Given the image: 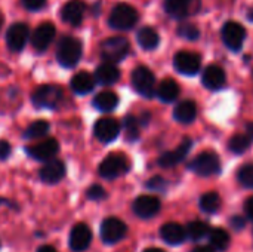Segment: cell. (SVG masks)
<instances>
[{
	"instance_id": "6da1fadb",
	"label": "cell",
	"mask_w": 253,
	"mask_h": 252,
	"mask_svg": "<svg viewBox=\"0 0 253 252\" xmlns=\"http://www.w3.org/2000/svg\"><path fill=\"white\" fill-rule=\"evenodd\" d=\"M83 55V45L77 37L64 36L56 46V61L64 68L76 67Z\"/></svg>"
},
{
	"instance_id": "7a4b0ae2",
	"label": "cell",
	"mask_w": 253,
	"mask_h": 252,
	"mask_svg": "<svg viewBox=\"0 0 253 252\" xmlns=\"http://www.w3.org/2000/svg\"><path fill=\"white\" fill-rule=\"evenodd\" d=\"M64 101V91L58 85H42L31 94V102L37 110H55Z\"/></svg>"
},
{
	"instance_id": "3957f363",
	"label": "cell",
	"mask_w": 253,
	"mask_h": 252,
	"mask_svg": "<svg viewBox=\"0 0 253 252\" xmlns=\"http://www.w3.org/2000/svg\"><path fill=\"white\" fill-rule=\"evenodd\" d=\"M130 52V43L123 36H113L101 43V58L105 62L117 64Z\"/></svg>"
},
{
	"instance_id": "277c9868",
	"label": "cell",
	"mask_w": 253,
	"mask_h": 252,
	"mask_svg": "<svg viewBox=\"0 0 253 252\" xmlns=\"http://www.w3.org/2000/svg\"><path fill=\"white\" fill-rule=\"evenodd\" d=\"M138 19L139 15L133 6L127 3H119L110 12L108 25L114 30H130L138 22Z\"/></svg>"
},
{
	"instance_id": "5b68a950",
	"label": "cell",
	"mask_w": 253,
	"mask_h": 252,
	"mask_svg": "<svg viewBox=\"0 0 253 252\" xmlns=\"http://www.w3.org/2000/svg\"><path fill=\"white\" fill-rule=\"evenodd\" d=\"M130 165L123 153H110L99 165L98 172L105 180H116L129 171Z\"/></svg>"
},
{
	"instance_id": "8992f818",
	"label": "cell",
	"mask_w": 253,
	"mask_h": 252,
	"mask_svg": "<svg viewBox=\"0 0 253 252\" xmlns=\"http://www.w3.org/2000/svg\"><path fill=\"white\" fill-rule=\"evenodd\" d=\"M130 82L133 89L144 98H153L156 95V77L154 73L145 67V65H138L130 76Z\"/></svg>"
},
{
	"instance_id": "52a82bcc",
	"label": "cell",
	"mask_w": 253,
	"mask_h": 252,
	"mask_svg": "<svg viewBox=\"0 0 253 252\" xmlns=\"http://www.w3.org/2000/svg\"><path fill=\"white\" fill-rule=\"evenodd\" d=\"M190 169L200 177H212L219 174L221 160L216 153L203 151L196 159H193V162L190 163Z\"/></svg>"
},
{
	"instance_id": "ba28073f",
	"label": "cell",
	"mask_w": 253,
	"mask_h": 252,
	"mask_svg": "<svg viewBox=\"0 0 253 252\" xmlns=\"http://www.w3.org/2000/svg\"><path fill=\"white\" fill-rule=\"evenodd\" d=\"M127 233V226L116 217L105 218L101 224V239L107 245H114L125 239Z\"/></svg>"
},
{
	"instance_id": "9c48e42d",
	"label": "cell",
	"mask_w": 253,
	"mask_h": 252,
	"mask_svg": "<svg viewBox=\"0 0 253 252\" xmlns=\"http://www.w3.org/2000/svg\"><path fill=\"white\" fill-rule=\"evenodd\" d=\"M59 151V143L55 138H46L43 141H39L36 144H31L25 147V153L39 162H47L56 156Z\"/></svg>"
},
{
	"instance_id": "30bf717a",
	"label": "cell",
	"mask_w": 253,
	"mask_h": 252,
	"mask_svg": "<svg viewBox=\"0 0 253 252\" xmlns=\"http://www.w3.org/2000/svg\"><path fill=\"white\" fill-rule=\"evenodd\" d=\"M120 134V123L114 117H101L93 125V137L104 144L113 143Z\"/></svg>"
},
{
	"instance_id": "8fae6325",
	"label": "cell",
	"mask_w": 253,
	"mask_h": 252,
	"mask_svg": "<svg viewBox=\"0 0 253 252\" xmlns=\"http://www.w3.org/2000/svg\"><path fill=\"white\" fill-rule=\"evenodd\" d=\"M56 34V28L53 22H42L31 34V46L37 53H43L47 50L50 43L53 42Z\"/></svg>"
},
{
	"instance_id": "7c38bea8",
	"label": "cell",
	"mask_w": 253,
	"mask_h": 252,
	"mask_svg": "<svg viewBox=\"0 0 253 252\" xmlns=\"http://www.w3.org/2000/svg\"><path fill=\"white\" fill-rule=\"evenodd\" d=\"M30 39V28L25 22H15L6 31V45L12 52H21Z\"/></svg>"
},
{
	"instance_id": "4fadbf2b",
	"label": "cell",
	"mask_w": 253,
	"mask_h": 252,
	"mask_svg": "<svg viewBox=\"0 0 253 252\" xmlns=\"http://www.w3.org/2000/svg\"><path fill=\"white\" fill-rule=\"evenodd\" d=\"M200 9V0H165V10L175 19H184L197 13Z\"/></svg>"
},
{
	"instance_id": "5bb4252c",
	"label": "cell",
	"mask_w": 253,
	"mask_h": 252,
	"mask_svg": "<svg viewBox=\"0 0 253 252\" xmlns=\"http://www.w3.org/2000/svg\"><path fill=\"white\" fill-rule=\"evenodd\" d=\"M222 40H224L225 46L234 52L242 49V46L246 40L245 27L236 21H228L222 28Z\"/></svg>"
},
{
	"instance_id": "9a60e30c",
	"label": "cell",
	"mask_w": 253,
	"mask_h": 252,
	"mask_svg": "<svg viewBox=\"0 0 253 252\" xmlns=\"http://www.w3.org/2000/svg\"><path fill=\"white\" fill-rule=\"evenodd\" d=\"M84 10L86 6L82 0H67L59 10V16L65 24L79 27L84 19Z\"/></svg>"
},
{
	"instance_id": "2e32d148",
	"label": "cell",
	"mask_w": 253,
	"mask_h": 252,
	"mask_svg": "<svg viewBox=\"0 0 253 252\" xmlns=\"http://www.w3.org/2000/svg\"><path fill=\"white\" fill-rule=\"evenodd\" d=\"M160 208H162L160 201L156 196H150V195H142V196L136 198L132 205L135 215H138L142 220H150V218L156 217L159 214Z\"/></svg>"
},
{
	"instance_id": "e0dca14e",
	"label": "cell",
	"mask_w": 253,
	"mask_h": 252,
	"mask_svg": "<svg viewBox=\"0 0 253 252\" xmlns=\"http://www.w3.org/2000/svg\"><path fill=\"white\" fill-rule=\"evenodd\" d=\"M90 242H92V230L89 229V226L84 223H77L70 232V238H68L70 250L74 252L86 251Z\"/></svg>"
},
{
	"instance_id": "ac0fdd59",
	"label": "cell",
	"mask_w": 253,
	"mask_h": 252,
	"mask_svg": "<svg viewBox=\"0 0 253 252\" xmlns=\"http://www.w3.org/2000/svg\"><path fill=\"white\" fill-rule=\"evenodd\" d=\"M200 62H202L200 55L194 52H187V50L178 52L173 58V65L176 71L185 76H194L196 73H199Z\"/></svg>"
},
{
	"instance_id": "d6986e66",
	"label": "cell",
	"mask_w": 253,
	"mask_h": 252,
	"mask_svg": "<svg viewBox=\"0 0 253 252\" xmlns=\"http://www.w3.org/2000/svg\"><path fill=\"white\" fill-rule=\"evenodd\" d=\"M67 174L65 163L59 159H50L47 160L39 171V177L44 184H58L64 180Z\"/></svg>"
},
{
	"instance_id": "ffe728a7",
	"label": "cell",
	"mask_w": 253,
	"mask_h": 252,
	"mask_svg": "<svg viewBox=\"0 0 253 252\" xmlns=\"http://www.w3.org/2000/svg\"><path fill=\"white\" fill-rule=\"evenodd\" d=\"M191 146H193V141L190 138H185L179 146L178 149L172 150V151H166L160 156L159 159V165L162 168H172L178 163H181L185 156L188 154V151L191 150Z\"/></svg>"
},
{
	"instance_id": "44dd1931",
	"label": "cell",
	"mask_w": 253,
	"mask_h": 252,
	"mask_svg": "<svg viewBox=\"0 0 253 252\" xmlns=\"http://www.w3.org/2000/svg\"><path fill=\"white\" fill-rule=\"evenodd\" d=\"M95 82L102 86H111L119 82L120 79V70L116 67V64L111 62H104L96 67L95 70Z\"/></svg>"
},
{
	"instance_id": "7402d4cb",
	"label": "cell",
	"mask_w": 253,
	"mask_h": 252,
	"mask_svg": "<svg viewBox=\"0 0 253 252\" xmlns=\"http://www.w3.org/2000/svg\"><path fill=\"white\" fill-rule=\"evenodd\" d=\"M95 77L89 71H79L76 73L70 80V88L77 95H86L90 94L95 88Z\"/></svg>"
},
{
	"instance_id": "603a6c76",
	"label": "cell",
	"mask_w": 253,
	"mask_h": 252,
	"mask_svg": "<svg viewBox=\"0 0 253 252\" xmlns=\"http://www.w3.org/2000/svg\"><path fill=\"white\" fill-rule=\"evenodd\" d=\"M160 236L166 244L176 247V245H179V244H182L185 241L187 230L178 223H166L160 229Z\"/></svg>"
},
{
	"instance_id": "cb8c5ba5",
	"label": "cell",
	"mask_w": 253,
	"mask_h": 252,
	"mask_svg": "<svg viewBox=\"0 0 253 252\" xmlns=\"http://www.w3.org/2000/svg\"><path fill=\"white\" fill-rule=\"evenodd\" d=\"M203 85L208 88V89H212V91H216V89H221L224 88L225 82H227V76L224 73V70L218 65H209L205 73H203Z\"/></svg>"
},
{
	"instance_id": "d4e9b609",
	"label": "cell",
	"mask_w": 253,
	"mask_h": 252,
	"mask_svg": "<svg viewBox=\"0 0 253 252\" xmlns=\"http://www.w3.org/2000/svg\"><path fill=\"white\" fill-rule=\"evenodd\" d=\"M253 141V123H249L246 126V129L240 134H236L231 140H230V150L236 154H242L245 153L251 146Z\"/></svg>"
},
{
	"instance_id": "484cf974",
	"label": "cell",
	"mask_w": 253,
	"mask_h": 252,
	"mask_svg": "<svg viewBox=\"0 0 253 252\" xmlns=\"http://www.w3.org/2000/svg\"><path fill=\"white\" fill-rule=\"evenodd\" d=\"M119 97L116 92L113 91H102L99 94L95 95L93 101H92V105L99 110V111H104V113H110L113 111L117 105H119Z\"/></svg>"
},
{
	"instance_id": "4316f807",
	"label": "cell",
	"mask_w": 253,
	"mask_h": 252,
	"mask_svg": "<svg viewBox=\"0 0 253 252\" xmlns=\"http://www.w3.org/2000/svg\"><path fill=\"white\" fill-rule=\"evenodd\" d=\"M179 85L173 80V79H165L160 82L159 88L156 89L157 97L163 101V102H172L179 97Z\"/></svg>"
},
{
	"instance_id": "83f0119b",
	"label": "cell",
	"mask_w": 253,
	"mask_h": 252,
	"mask_svg": "<svg viewBox=\"0 0 253 252\" xmlns=\"http://www.w3.org/2000/svg\"><path fill=\"white\" fill-rule=\"evenodd\" d=\"M173 117L179 123H191L197 117V105L193 101H182L175 107Z\"/></svg>"
},
{
	"instance_id": "f1b7e54d",
	"label": "cell",
	"mask_w": 253,
	"mask_h": 252,
	"mask_svg": "<svg viewBox=\"0 0 253 252\" xmlns=\"http://www.w3.org/2000/svg\"><path fill=\"white\" fill-rule=\"evenodd\" d=\"M136 40H138V43H139V46L142 49L153 50V49H156L159 46L160 36L153 27H142L136 34Z\"/></svg>"
},
{
	"instance_id": "f546056e",
	"label": "cell",
	"mask_w": 253,
	"mask_h": 252,
	"mask_svg": "<svg viewBox=\"0 0 253 252\" xmlns=\"http://www.w3.org/2000/svg\"><path fill=\"white\" fill-rule=\"evenodd\" d=\"M50 129V125L47 120H43V119H39V120H34L33 123H30L24 132H22V138L25 140H37V138H43L47 135Z\"/></svg>"
},
{
	"instance_id": "4dcf8cb0",
	"label": "cell",
	"mask_w": 253,
	"mask_h": 252,
	"mask_svg": "<svg viewBox=\"0 0 253 252\" xmlns=\"http://www.w3.org/2000/svg\"><path fill=\"white\" fill-rule=\"evenodd\" d=\"M211 247L216 251H224L230 245V235L224 229H213L209 232Z\"/></svg>"
},
{
	"instance_id": "1f68e13d",
	"label": "cell",
	"mask_w": 253,
	"mask_h": 252,
	"mask_svg": "<svg viewBox=\"0 0 253 252\" xmlns=\"http://www.w3.org/2000/svg\"><path fill=\"white\" fill-rule=\"evenodd\" d=\"M221 206V198L215 192H209L202 196L200 199V208L208 214H215Z\"/></svg>"
},
{
	"instance_id": "d6a6232c",
	"label": "cell",
	"mask_w": 253,
	"mask_h": 252,
	"mask_svg": "<svg viewBox=\"0 0 253 252\" xmlns=\"http://www.w3.org/2000/svg\"><path fill=\"white\" fill-rule=\"evenodd\" d=\"M185 230H187V236H190L193 241H200L205 236H208L209 232H211L209 226L205 221H199V220L190 223Z\"/></svg>"
},
{
	"instance_id": "836d02e7",
	"label": "cell",
	"mask_w": 253,
	"mask_h": 252,
	"mask_svg": "<svg viewBox=\"0 0 253 252\" xmlns=\"http://www.w3.org/2000/svg\"><path fill=\"white\" fill-rule=\"evenodd\" d=\"M123 126H125V134H126L127 141L133 143V141H136L139 138V120L135 116L127 114L125 117Z\"/></svg>"
},
{
	"instance_id": "e575fe53",
	"label": "cell",
	"mask_w": 253,
	"mask_h": 252,
	"mask_svg": "<svg viewBox=\"0 0 253 252\" xmlns=\"http://www.w3.org/2000/svg\"><path fill=\"white\" fill-rule=\"evenodd\" d=\"M237 178L240 181V184L246 189H253V165H245L240 168Z\"/></svg>"
},
{
	"instance_id": "d590c367",
	"label": "cell",
	"mask_w": 253,
	"mask_h": 252,
	"mask_svg": "<svg viewBox=\"0 0 253 252\" xmlns=\"http://www.w3.org/2000/svg\"><path fill=\"white\" fill-rule=\"evenodd\" d=\"M178 34L184 39H188V40H197L200 36V31L194 24H184V25H179Z\"/></svg>"
},
{
	"instance_id": "8d00e7d4",
	"label": "cell",
	"mask_w": 253,
	"mask_h": 252,
	"mask_svg": "<svg viewBox=\"0 0 253 252\" xmlns=\"http://www.w3.org/2000/svg\"><path fill=\"white\" fill-rule=\"evenodd\" d=\"M86 196H87V199H90V201H104L105 198H107V192L104 190V187L102 186H99V184H93V186H90L89 189H87V192H86Z\"/></svg>"
},
{
	"instance_id": "74e56055",
	"label": "cell",
	"mask_w": 253,
	"mask_h": 252,
	"mask_svg": "<svg viewBox=\"0 0 253 252\" xmlns=\"http://www.w3.org/2000/svg\"><path fill=\"white\" fill-rule=\"evenodd\" d=\"M46 3H47V0H21V4L30 12L42 10L46 6Z\"/></svg>"
},
{
	"instance_id": "f35d334b",
	"label": "cell",
	"mask_w": 253,
	"mask_h": 252,
	"mask_svg": "<svg viewBox=\"0 0 253 252\" xmlns=\"http://www.w3.org/2000/svg\"><path fill=\"white\" fill-rule=\"evenodd\" d=\"M147 187L151 190H165L166 189V181L160 177H154L147 183Z\"/></svg>"
},
{
	"instance_id": "ab89813d",
	"label": "cell",
	"mask_w": 253,
	"mask_h": 252,
	"mask_svg": "<svg viewBox=\"0 0 253 252\" xmlns=\"http://www.w3.org/2000/svg\"><path fill=\"white\" fill-rule=\"evenodd\" d=\"M12 147L6 140H0V160H6L10 156Z\"/></svg>"
},
{
	"instance_id": "60d3db41",
	"label": "cell",
	"mask_w": 253,
	"mask_h": 252,
	"mask_svg": "<svg viewBox=\"0 0 253 252\" xmlns=\"http://www.w3.org/2000/svg\"><path fill=\"white\" fill-rule=\"evenodd\" d=\"M245 211H246V214H248V217L253 220V196H251L248 201H246V203H245Z\"/></svg>"
},
{
	"instance_id": "b9f144b4",
	"label": "cell",
	"mask_w": 253,
	"mask_h": 252,
	"mask_svg": "<svg viewBox=\"0 0 253 252\" xmlns=\"http://www.w3.org/2000/svg\"><path fill=\"white\" fill-rule=\"evenodd\" d=\"M231 224H233L237 230H240V229L245 227V218H242V217H234V218L231 220Z\"/></svg>"
},
{
	"instance_id": "7bdbcfd3",
	"label": "cell",
	"mask_w": 253,
	"mask_h": 252,
	"mask_svg": "<svg viewBox=\"0 0 253 252\" xmlns=\"http://www.w3.org/2000/svg\"><path fill=\"white\" fill-rule=\"evenodd\" d=\"M37 252H58L53 247H49V245H43V247H40Z\"/></svg>"
},
{
	"instance_id": "ee69618b",
	"label": "cell",
	"mask_w": 253,
	"mask_h": 252,
	"mask_svg": "<svg viewBox=\"0 0 253 252\" xmlns=\"http://www.w3.org/2000/svg\"><path fill=\"white\" fill-rule=\"evenodd\" d=\"M193 252H213V248L212 247H199Z\"/></svg>"
},
{
	"instance_id": "f6af8a7d",
	"label": "cell",
	"mask_w": 253,
	"mask_h": 252,
	"mask_svg": "<svg viewBox=\"0 0 253 252\" xmlns=\"http://www.w3.org/2000/svg\"><path fill=\"white\" fill-rule=\"evenodd\" d=\"M144 252H165L163 250H160V248H148V250H145Z\"/></svg>"
},
{
	"instance_id": "bcb514c9",
	"label": "cell",
	"mask_w": 253,
	"mask_h": 252,
	"mask_svg": "<svg viewBox=\"0 0 253 252\" xmlns=\"http://www.w3.org/2000/svg\"><path fill=\"white\" fill-rule=\"evenodd\" d=\"M248 18L251 19V21H253V7L249 10V13H248Z\"/></svg>"
},
{
	"instance_id": "7dc6e473",
	"label": "cell",
	"mask_w": 253,
	"mask_h": 252,
	"mask_svg": "<svg viewBox=\"0 0 253 252\" xmlns=\"http://www.w3.org/2000/svg\"><path fill=\"white\" fill-rule=\"evenodd\" d=\"M1 25H3V15H1V12H0V30H1Z\"/></svg>"
}]
</instances>
